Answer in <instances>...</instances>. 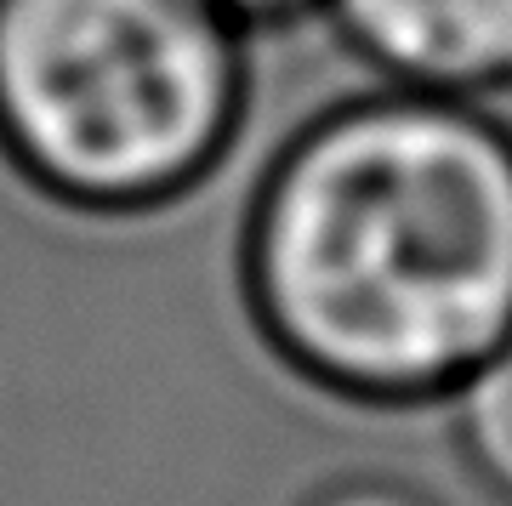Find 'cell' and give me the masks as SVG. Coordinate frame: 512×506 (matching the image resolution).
Segmentation results:
<instances>
[{
  "label": "cell",
  "mask_w": 512,
  "mask_h": 506,
  "mask_svg": "<svg viewBox=\"0 0 512 506\" xmlns=\"http://www.w3.org/2000/svg\"><path fill=\"white\" fill-rule=\"evenodd\" d=\"M382 86L495 103L512 80V0H319Z\"/></svg>",
  "instance_id": "obj_3"
},
{
  "label": "cell",
  "mask_w": 512,
  "mask_h": 506,
  "mask_svg": "<svg viewBox=\"0 0 512 506\" xmlns=\"http://www.w3.org/2000/svg\"><path fill=\"white\" fill-rule=\"evenodd\" d=\"M490 109H495V114H501V120H507V126H512V80H507V86H501V97H495Z\"/></svg>",
  "instance_id": "obj_7"
},
{
  "label": "cell",
  "mask_w": 512,
  "mask_h": 506,
  "mask_svg": "<svg viewBox=\"0 0 512 506\" xmlns=\"http://www.w3.org/2000/svg\"><path fill=\"white\" fill-rule=\"evenodd\" d=\"M245 29L211 0H0V160L80 217H154L234 154Z\"/></svg>",
  "instance_id": "obj_2"
},
{
  "label": "cell",
  "mask_w": 512,
  "mask_h": 506,
  "mask_svg": "<svg viewBox=\"0 0 512 506\" xmlns=\"http://www.w3.org/2000/svg\"><path fill=\"white\" fill-rule=\"evenodd\" d=\"M239 290L279 364L353 404H444L512 336V126L382 86L256 177Z\"/></svg>",
  "instance_id": "obj_1"
},
{
  "label": "cell",
  "mask_w": 512,
  "mask_h": 506,
  "mask_svg": "<svg viewBox=\"0 0 512 506\" xmlns=\"http://www.w3.org/2000/svg\"><path fill=\"white\" fill-rule=\"evenodd\" d=\"M444 404H450V438L467 472L501 501H512V336L490 347Z\"/></svg>",
  "instance_id": "obj_4"
},
{
  "label": "cell",
  "mask_w": 512,
  "mask_h": 506,
  "mask_svg": "<svg viewBox=\"0 0 512 506\" xmlns=\"http://www.w3.org/2000/svg\"><path fill=\"white\" fill-rule=\"evenodd\" d=\"M228 23H239L245 35H262V29H285L296 18H313L319 0H211Z\"/></svg>",
  "instance_id": "obj_6"
},
{
  "label": "cell",
  "mask_w": 512,
  "mask_h": 506,
  "mask_svg": "<svg viewBox=\"0 0 512 506\" xmlns=\"http://www.w3.org/2000/svg\"><path fill=\"white\" fill-rule=\"evenodd\" d=\"M296 506H439L427 489L404 484V478H382V472H353V478H330V484L308 489Z\"/></svg>",
  "instance_id": "obj_5"
}]
</instances>
